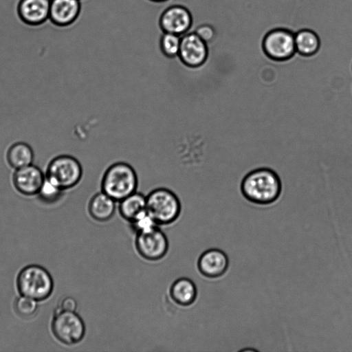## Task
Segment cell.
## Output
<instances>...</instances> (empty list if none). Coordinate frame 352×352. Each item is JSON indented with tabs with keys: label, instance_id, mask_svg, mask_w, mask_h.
Here are the masks:
<instances>
[{
	"label": "cell",
	"instance_id": "obj_1",
	"mask_svg": "<svg viewBox=\"0 0 352 352\" xmlns=\"http://www.w3.org/2000/svg\"><path fill=\"white\" fill-rule=\"evenodd\" d=\"M241 190L248 201L257 205H270L279 198L282 184L274 170L261 168L250 171L244 177Z\"/></svg>",
	"mask_w": 352,
	"mask_h": 352
},
{
	"label": "cell",
	"instance_id": "obj_2",
	"mask_svg": "<svg viewBox=\"0 0 352 352\" xmlns=\"http://www.w3.org/2000/svg\"><path fill=\"white\" fill-rule=\"evenodd\" d=\"M138 184L134 168L129 164L120 162L111 165L104 173L101 190L116 201L135 192Z\"/></svg>",
	"mask_w": 352,
	"mask_h": 352
},
{
	"label": "cell",
	"instance_id": "obj_3",
	"mask_svg": "<svg viewBox=\"0 0 352 352\" xmlns=\"http://www.w3.org/2000/svg\"><path fill=\"white\" fill-rule=\"evenodd\" d=\"M16 286L21 295L42 301L52 294L54 281L51 274L43 267L30 265L19 273Z\"/></svg>",
	"mask_w": 352,
	"mask_h": 352
},
{
	"label": "cell",
	"instance_id": "obj_4",
	"mask_svg": "<svg viewBox=\"0 0 352 352\" xmlns=\"http://www.w3.org/2000/svg\"><path fill=\"white\" fill-rule=\"evenodd\" d=\"M146 197V212L159 226L170 225L178 219L181 212V203L173 191L158 188Z\"/></svg>",
	"mask_w": 352,
	"mask_h": 352
},
{
	"label": "cell",
	"instance_id": "obj_5",
	"mask_svg": "<svg viewBox=\"0 0 352 352\" xmlns=\"http://www.w3.org/2000/svg\"><path fill=\"white\" fill-rule=\"evenodd\" d=\"M45 177L63 190L76 186L82 176L79 161L69 155H60L49 163Z\"/></svg>",
	"mask_w": 352,
	"mask_h": 352
},
{
	"label": "cell",
	"instance_id": "obj_6",
	"mask_svg": "<svg viewBox=\"0 0 352 352\" xmlns=\"http://www.w3.org/2000/svg\"><path fill=\"white\" fill-rule=\"evenodd\" d=\"M51 328L55 338L67 345L80 342L85 334L84 321L76 311L57 309L52 321Z\"/></svg>",
	"mask_w": 352,
	"mask_h": 352
},
{
	"label": "cell",
	"instance_id": "obj_7",
	"mask_svg": "<svg viewBox=\"0 0 352 352\" xmlns=\"http://www.w3.org/2000/svg\"><path fill=\"white\" fill-rule=\"evenodd\" d=\"M135 246L145 260L156 261L163 258L168 250V240L160 226L136 234Z\"/></svg>",
	"mask_w": 352,
	"mask_h": 352
},
{
	"label": "cell",
	"instance_id": "obj_8",
	"mask_svg": "<svg viewBox=\"0 0 352 352\" xmlns=\"http://www.w3.org/2000/svg\"><path fill=\"white\" fill-rule=\"evenodd\" d=\"M294 33L290 30L278 28L269 32L263 40L266 55L276 61H285L296 53Z\"/></svg>",
	"mask_w": 352,
	"mask_h": 352
},
{
	"label": "cell",
	"instance_id": "obj_9",
	"mask_svg": "<svg viewBox=\"0 0 352 352\" xmlns=\"http://www.w3.org/2000/svg\"><path fill=\"white\" fill-rule=\"evenodd\" d=\"M208 54L207 43L196 33L188 32L181 36L178 56L186 66L190 68L202 66L207 60Z\"/></svg>",
	"mask_w": 352,
	"mask_h": 352
},
{
	"label": "cell",
	"instance_id": "obj_10",
	"mask_svg": "<svg viewBox=\"0 0 352 352\" xmlns=\"http://www.w3.org/2000/svg\"><path fill=\"white\" fill-rule=\"evenodd\" d=\"M45 174L37 166L32 164L16 169L12 182L15 188L26 196L37 195L44 180Z\"/></svg>",
	"mask_w": 352,
	"mask_h": 352
},
{
	"label": "cell",
	"instance_id": "obj_11",
	"mask_svg": "<svg viewBox=\"0 0 352 352\" xmlns=\"http://www.w3.org/2000/svg\"><path fill=\"white\" fill-rule=\"evenodd\" d=\"M192 16L184 6L174 5L164 11L160 17V25L164 32L179 36L188 32L192 25Z\"/></svg>",
	"mask_w": 352,
	"mask_h": 352
},
{
	"label": "cell",
	"instance_id": "obj_12",
	"mask_svg": "<svg viewBox=\"0 0 352 352\" xmlns=\"http://www.w3.org/2000/svg\"><path fill=\"white\" fill-rule=\"evenodd\" d=\"M229 267L228 255L221 250L211 248L204 252L198 258L197 268L201 275L209 278L222 276Z\"/></svg>",
	"mask_w": 352,
	"mask_h": 352
},
{
	"label": "cell",
	"instance_id": "obj_13",
	"mask_svg": "<svg viewBox=\"0 0 352 352\" xmlns=\"http://www.w3.org/2000/svg\"><path fill=\"white\" fill-rule=\"evenodd\" d=\"M50 7V0H20L17 11L23 22L37 25L49 19Z\"/></svg>",
	"mask_w": 352,
	"mask_h": 352
},
{
	"label": "cell",
	"instance_id": "obj_14",
	"mask_svg": "<svg viewBox=\"0 0 352 352\" xmlns=\"http://www.w3.org/2000/svg\"><path fill=\"white\" fill-rule=\"evenodd\" d=\"M80 11V0H50L49 19L58 26L72 23Z\"/></svg>",
	"mask_w": 352,
	"mask_h": 352
},
{
	"label": "cell",
	"instance_id": "obj_15",
	"mask_svg": "<svg viewBox=\"0 0 352 352\" xmlns=\"http://www.w3.org/2000/svg\"><path fill=\"white\" fill-rule=\"evenodd\" d=\"M116 201L101 191L95 194L88 204V212L91 217L98 222L111 219L116 208Z\"/></svg>",
	"mask_w": 352,
	"mask_h": 352
},
{
	"label": "cell",
	"instance_id": "obj_16",
	"mask_svg": "<svg viewBox=\"0 0 352 352\" xmlns=\"http://www.w3.org/2000/svg\"><path fill=\"white\" fill-rule=\"evenodd\" d=\"M169 296L177 305L188 307L193 304L197 298V287L192 280L184 277L179 278L170 285Z\"/></svg>",
	"mask_w": 352,
	"mask_h": 352
},
{
	"label": "cell",
	"instance_id": "obj_17",
	"mask_svg": "<svg viewBox=\"0 0 352 352\" xmlns=\"http://www.w3.org/2000/svg\"><path fill=\"white\" fill-rule=\"evenodd\" d=\"M119 202V213L124 219L129 223L133 221L146 210V197L136 191Z\"/></svg>",
	"mask_w": 352,
	"mask_h": 352
},
{
	"label": "cell",
	"instance_id": "obj_18",
	"mask_svg": "<svg viewBox=\"0 0 352 352\" xmlns=\"http://www.w3.org/2000/svg\"><path fill=\"white\" fill-rule=\"evenodd\" d=\"M34 158V154L32 147L23 142L12 144L6 153L8 163L15 170L32 164Z\"/></svg>",
	"mask_w": 352,
	"mask_h": 352
},
{
	"label": "cell",
	"instance_id": "obj_19",
	"mask_svg": "<svg viewBox=\"0 0 352 352\" xmlns=\"http://www.w3.org/2000/svg\"><path fill=\"white\" fill-rule=\"evenodd\" d=\"M296 52L300 55L309 56L319 50L320 42L318 34L309 29H302L294 34Z\"/></svg>",
	"mask_w": 352,
	"mask_h": 352
},
{
	"label": "cell",
	"instance_id": "obj_20",
	"mask_svg": "<svg viewBox=\"0 0 352 352\" xmlns=\"http://www.w3.org/2000/svg\"><path fill=\"white\" fill-rule=\"evenodd\" d=\"M64 191L45 177L37 195L43 203L54 204L60 199Z\"/></svg>",
	"mask_w": 352,
	"mask_h": 352
},
{
	"label": "cell",
	"instance_id": "obj_21",
	"mask_svg": "<svg viewBox=\"0 0 352 352\" xmlns=\"http://www.w3.org/2000/svg\"><path fill=\"white\" fill-rule=\"evenodd\" d=\"M181 44V36L164 32L160 38V47L163 54L168 57L178 56Z\"/></svg>",
	"mask_w": 352,
	"mask_h": 352
},
{
	"label": "cell",
	"instance_id": "obj_22",
	"mask_svg": "<svg viewBox=\"0 0 352 352\" xmlns=\"http://www.w3.org/2000/svg\"><path fill=\"white\" fill-rule=\"evenodd\" d=\"M37 300L21 295L14 302V309L16 313L22 318H30L34 316L38 309Z\"/></svg>",
	"mask_w": 352,
	"mask_h": 352
},
{
	"label": "cell",
	"instance_id": "obj_23",
	"mask_svg": "<svg viewBox=\"0 0 352 352\" xmlns=\"http://www.w3.org/2000/svg\"><path fill=\"white\" fill-rule=\"evenodd\" d=\"M132 230L135 234L150 230L159 226L146 210L130 223Z\"/></svg>",
	"mask_w": 352,
	"mask_h": 352
},
{
	"label": "cell",
	"instance_id": "obj_24",
	"mask_svg": "<svg viewBox=\"0 0 352 352\" xmlns=\"http://www.w3.org/2000/svg\"><path fill=\"white\" fill-rule=\"evenodd\" d=\"M194 32L206 43L212 41L216 34L214 28L208 23L199 25L195 29Z\"/></svg>",
	"mask_w": 352,
	"mask_h": 352
},
{
	"label": "cell",
	"instance_id": "obj_25",
	"mask_svg": "<svg viewBox=\"0 0 352 352\" xmlns=\"http://www.w3.org/2000/svg\"><path fill=\"white\" fill-rule=\"evenodd\" d=\"M77 306V302L73 297L66 296L60 300L58 309L67 311H76Z\"/></svg>",
	"mask_w": 352,
	"mask_h": 352
},
{
	"label": "cell",
	"instance_id": "obj_26",
	"mask_svg": "<svg viewBox=\"0 0 352 352\" xmlns=\"http://www.w3.org/2000/svg\"><path fill=\"white\" fill-rule=\"evenodd\" d=\"M152 1H166V0H152Z\"/></svg>",
	"mask_w": 352,
	"mask_h": 352
}]
</instances>
